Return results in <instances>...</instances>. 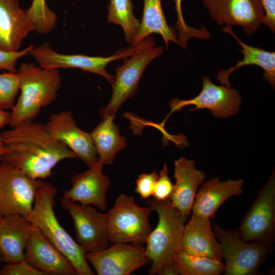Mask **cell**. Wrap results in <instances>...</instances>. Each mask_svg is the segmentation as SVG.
Instances as JSON below:
<instances>
[{
    "label": "cell",
    "mask_w": 275,
    "mask_h": 275,
    "mask_svg": "<svg viewBox=\"0 0 275 275\" xmlns=\"http://www.w3.org/2000/svg\"><path fill=\"white\" fill-rule=\"evenodd\" d=\"M0 136L4 145L0 161L12 164L34 180L50 177L52 169L61 161L77 158L49 134L45 125L33 120L4 130Z\"/></svg>",
    "instance_id": "obj_1"
},
{
    "label": "cell",
    "mask_w": 275,
    "mask_h": 275,
    "mask_svg": "<svg viewBox=\"0 0 275 275\" xmlns=\"http://www.w3.org/2000/svg\"><path fill=\"white\" fill-rule=\"evenodd\" d=\"M57 189L39 179L34 205L26 218L70 261L78 275H93L86 252L61 226L54 211Z\"/></svg>",
    "instance_id": "obj_2"
},
{
    "label": "cell",
    "mask_w": 275,
    "mask_h": 275,
    "mask_svg": "<svg viewBox=\"0 0 275 275\" xmlns=\"http://www.w3.org/2000/svg\"><path fill=\"white\" fill-rule=\"evenodd\" d=\"M17 73L20 94L10 113L11 127L33 120L42 107L52 104L62 81L58 69H44L32 63H21Z\"/></svg>",
    "instance_id": "obj_3"
},
{
    "label": "cell",
    "mask_w": 275,
    "mask_h": 275,
    "mask_svg": "<svg viewBox=\"0 0 275 275\" xmlns=\"http://www.w3.org/2000/svg\"><path fill=\"white\" fill-rule=\"evenodd\" d=\"M147 205L156 212L158 217L156 227L151 231L145 243L146 253L151 261L148 272L156 275L164 267L174 265L173 259L180 251L187 219L172 205L170 199L163 201L150 199Z\"/></svg>",
    "instance_id": "obj_4"
},
{
    "label": "cell",
    "mask_w": 275,
    "mask_h": 275,
    "mask_svg": "<svg viewBox=\"0 0 275 275\" xmlns=\"http://www.w3.org/2000/svg\"><path fill=\"white\" fill-rule=\"evenodd\" d=\"M152 211L149 206L138 205L134 197L120 194L105 213L109 241L145 244L151 231L149 216Z\"/></svg>",
    "instance_id": "obj_5"
},
{
    "label": "cell",
    "mask_w": 275,
    "mask_h": 275,
    "mask_svg": "<svg viewBox=\"0 0 275 275\" xmlns=\"http://www.w3.org/2000/svg\"><path fill=\"white\" fill-rule=\"evenodd\" d=\"M214 234L219 241L226 263L225 275H255L273 246L241 240L234 230L222 227L216 222L211 224Z\"/></svg>",
    "instance_id": "obj_6"
},
{
    "label": "cell",
    "mask_w": 275,
    "mask_h": 275,
    "mask_svg": "<svg viewBox=\"0 0 275 275\" xmlns=\"http://www.w3.org/2000/svg\"><path fill=\"white\" fill-rule=\"evenodd\" d=\"M238 237L248 242L273 245L275 241L274 173L258 191L239 227L234 230Z\"/></svg>",
    "instance_id": "obj_7"
},
{
    "label": "cell",
    "mask_w": 275,
    "mask_h": 275,
    "mask_svg": "<svg viewBox=\"0 0 275 275\" xmlns=\"http://www.w3.org/2000/svg\"><path fill=\"white\" fill-rule=\"evenodd\" d=\"M148 46L146 41L138 46H130L108 56H89L84 54H65L52 49L50 44L44 42L37 47H33L31 54L39 67L48 69L77 68L98 74L104 77L111 85L114 76L105 70L106 66L113 61L126 59Z\"/></svg>",
    "instance_id": "obj_8"
},
{
    "label": "cell",
    "mask_w": 275,
    "mask_h": 275,
    "mask_svg": "<svg viewBox=\"0 0 275 275\" xmlns=\"http://www.w3.org/2000/svg\"><path fill=\"white\" fill-rule=\"evenodd\" d=\"M163 53L162 46H149L124 59L116 69L112 86V94L108 104L100 111L102 118L115 117L119 108L137 91L138 85L145 69L155 58Z\"/></svg>",
    "instance_id": "obj_9"
},
{
    "label": "cell",
    "mask_w": 275,
    "mask_h": 275,
    "mask_svg": "<svg viewBox=\"0 0 275 275\" xmlns=\"http://www.w3.org/2000/svg\"><path fill=\"white\" fill-rule=\"evenodd\" d=\"M39 184V179H33L15 167L1 161V213L28 216L32 210Z\"/></svg>",
    "instance_id": "obj_10"
},
{
    "label": "cell",
    "mask_w": 275,
    "mask_h": 275,
    "mask_svg": "<svg viewBox=\"0 0 275 275\" xmlns=\"http://www.w3.org/2000/svg\"><path fill=\"white\" fill-rule=\"evenodd\" d=\"M86 258L98 275H129L151 263L143 244L114 243L100 251L86 253Z\"/></svg>",
    "instance_id": "obj_11"
},
{
    "label": "cell",
    "mask_w": 275,
    "mask_h": 275,
    "mask_svg": "<svg viewBox=\"0 0 275 275\" xmlns=\"http://www.w3.org/2000/svg\"><path fill=\"white\" fill-rule=\"evenodd\" d=\"M61 205L71 215L76 242L86 253L100 251L110 245L106 229L105 213L90 205L62 197Z\"/></svg>",
    "instance_id": "obj_12"
},
{
    "label": "cell",
    "mask_w": 275,
    "mask_h": 275,
    "mask_svg": "<svg viewBox=\"0 0 275 275\" xmlns=\"http://www.w3.org/2000/svg\"><path fill=\"white\" fill-rule=\"evenodd\" d=\"M241 97L238 91L225 86H217L208 77H203V87L200 93L190 99H173L170 102L171 111L167 118L174 112L179 111L185 106L193 105L195 107L190 109H208L214 116L225 118L238 113L241 104Z\"/></svg>",
    "instance_id": "obj_13"
},
{
    "label": "cell",
    "mask_w": 275,
    "mask_h": 275,
    "mask_svg": "<svg viewBox=\"0 0 275 275\" xmlns=\"http://www.w3.org/2000/svg\"><path fill=\"white\" fill-rule=\"evenodd\" d=\"M212 20L217 24L238 25L248 36L263 23L264 11L259 0H202Z\"/></svg>",
    "instance_id": "obj_14"
},
{
    "label": "cell",
    "mask_w": 275,
    "mask_h": 275,
    "mask_svg": "<svg viewBox=\"0 0 275 275\" xmlns=\"http://www.w3.org/2000/svg\"><path fill=\"white\" fill-rule=\"evenodd\" d=\"M45 126L53 138L72 150L88 167L99 159L90 133L78 127L70 111L52 114Z\"/></svg>",
    "instance_id": "obj_15"
},
{
    "label": "cell",
    "mask_w": 275,
    "mask_h": 275,
    "mask_svg": "<svg viewBox=\"0 0 275 275\" xmlns=\"http://www.w3.org/2000/svg\"><path fill=\"white\" fill-rule=\"evenodd\" d=\"M103 165L99 158L89 169L72 176L71 187L64 193L63 197L105 211L107 208L106 193L111 182L102 172Z\"/></svg>",
    "instance_id": "obj_16"
},
{
    "label": "cell",
    "mask_w": 275,
    "mask_h": 275,
    "mask_svg": "<svg viewBox=\"0 0 275 275\" xmlns=\"http://www.w3.org/2000/svg\"><path fill=\"white\" fill-rule=\"evenodd\" d=\"M25 250L24 260L45 275H77L69 259L37 227Z\"/></svg>",
    "instance_id": "obj_17"
},
{
    "label": "cell",
    "mask_w": 275,
    "mask_h": 275,
    "mask_svg": "<svg viewBox=\"0 0 275 275\" xmlns=\"http://www.w3.org/2000/svg\"><path fill=\"white\" fill-rule=\"evenodd\" d=\"M35 26L19 0H0V49L18 51L23 39Z\"/></svg>",
    "instance_id": "obj_18"
},
{
    "label": "cell",
    "mask_w": 275,
    "mask_h": 275,
    "mask_svg": "<svg viewBox=\"0 0 275 275\" xmlns=\"http://www.w3.org/2000/svg\"><path fill=\"white\" fill-rule=\"evenodd\" d=\"M25 216L3 215L0 220V257L6 264L24 260L26 243L35 228Z\"/></svg>",
    "instance_id": "obj_19"
},
{
    "label": "cell",
    "mask_w": 275,
    "mask_h": 275,
    "mask_svg": "<svg viewBox=\"0 0 275 275\" xmlns=\"http://www.w3.org/2000/svg\"><path fill=\"white\" fill-rule=\"evenodd\" d=\"M175 184L170 200L172 205L186 219L189 216L197 190L206 174L198 170L195 161L181 157L174 162Z\"/></svg>",
    "instance_id": "obj_20"
},
{
    "label": "cell",
    "mask_w": 275,
    "mask_h": 275,
    "mask_svg": "<svg viewBox=\"0 0 275 275\" xmlns=\"http://www.w3.org/2000/svg\"><path fill=\"white\" fill-rule=\"evenodd\" d=\"M179 251L222 261L221 245L212 231L210 219L191 214L184 226Z\"/></svg>",
    "instance_id": "obj_21"
},
{
    "label": "cell",
    "mask_w": 275,
    "mask_h": 275,
    "mask_svg": "<svg viewBox=\"0 0 275 275\" xmlns=\"http://www.w3.org/2000/svg\"><path fill=\"white\" fill-rule=\"evenodd\" d=\"M242 179L221 181L218 177L204 183L196 193L192 214L207 218H213L219 207L230 198L243 193Z\"/></svg>",
    "instance_id": "obj_22"
},
{
    "label": "cell",
    "mask_w": 275,
    "mask_h": 275,
    "mask_svg": "<svg viewBox=\"0 0 275 275\" xmlns=\"http://www.w3.org/2000/svg\"><path fill=\"white\" fill-rule=\"evenodd\" d=\"M222 32L231 34L241 46L239 50L243 55L242 60H239L235 66L227 70H221L217 74L216 78L222 85L230 88L229 80L231 74L239 68L244 66L254 65L261 68L263 71V77L273 88L275 86V52L268 51L259 47L248 45L241 40L234 33L232 26L226 25L222 28Z\"/></svg>",
    "instance_id": "obj_23"
},
{
    "label": "cell",
    "mask_w": 275,
    "mask_h": 275,
    "mask_svg": "<svg viewBox=\"0 0 275 275\" xmlns=\"http://www.w3.org/2000/svg\"><path fill=\"white\" fill-rule=\"evenodd\" d=\"M144 9L140 26L132 41L131 45L138 46L152 34H158L162 38L167 48L170 41L179 45L177 35L166 19L161 0H143Z\"/></svg>",
    "instance_id": "obj_24"
},
{
    "label": "cell",
    "mask_w": 275,
    "mask_h": 275,
    "mask_svg": "<svg viewBox=\"0 0 275 275\" xmlns=\"http://www.w3.org/2000/svg\"><path fill=\"white\" fill-rule=\"evenodd\" d=\"M114 118H102L90 133L98 157L104 165L112 164L116 154L127 146L126 139L120 134L119 127L114 123Z\"/></svg>",
    "instance_id": "obj_25"
},
{
    "label": "cell",
    "mask_w": 275,
    "mask_h": 275,
    "mask_svg": "<svg viewBox=\"0 0 275 275\" xmlns=\"http://www.w3.org/2000/svg\"><path fill=\"white\" fill-rule=\"evenodd\" d=\"M173 263L180 275H220L225 269V264L221 260L181 251L175 255Z\"/></svg>",
    "instance_id": "obj_26"
},
{
    "label": "cell",
    "mask_w": 275,
    "mask_h": 275,
    "mask_svg": "<svg viewBox=\"0 0 275 275\" xmlns=\"http://www.w3.org/2000/svg\"><path fill=\"white\" fill-rule=\"evenodd\" d=\"M133 7L132 0H109L107 6V22L122 28L127 43H131L140 25L134 15Z\"/></svg>",
    "instance_id": "obj_27"
},
{
    "label": "cell",
    "mask_w": 275,
    "mask_h": 275,
    "mask_svg": "<svg viewBox=\"0 0 275 275\" xmlns=\"http://www.w3.org/2000/svg\"><path fill=\"white\" fill-rule=\"evenodd\" d=\"M26 12L34 24L35 31L40 34L49 33L56 26L57 17L46 0H33Z\"/></svg>",
    "instance_id": "obj_28"
},
{
    "label": "cell",
    "mask_w": 275,
    "mask_h": 275,
    "mask_svg": "<svg viewBox=\"0 0 275 275\" xmlns=\"http://www.w3.org/2000/svg\"><path fill=\"white\" fill-rule=\"evenodd\" d=\"M175 4V10L177 15L175 28L178 32L177 38L179 44L182 48H186L188 41L191 38L208 39L211 36L210 32L202 26L198 29L188 25L185 22L182 12L181 2L182 0H173Z\"/></svg>",
    "instance_id": "obj_29"
},
{
    "label": "cell",
    "mask_w": 275,
    "mask_h": 275,
    "mask_svg": "<svg viewBox=\"0 0 275 275\" xmlns=\"http://www.w3.org/2000/svg\"><path fill=\"white\" fill-rule=\"evenodd\" d=\"M20 87V80L16 72L0 73V109H12L15 104Z\"/></svg>",
    "instance_id": "obj_30"
},
{
    "label": "cell",
    "mask_w": 275,
    "mask_h": 275,
    "mask_svg": "<svg viewBox=\"0 0 275 275\" xmlns=\"http://www.w3.org/2000/svg\"><path fill=\"white\" fill-rule=\"evenodd\" d=\"M173 184L168 175V167L164 164L157 179L153 198L158 201H163L169 199L173 190Z\"/></svg>",
    "instance_id": "obj_31"
},
{
    "label": "cell",
    "mask_w": 275,
    "mask_h": 275,
    "mask_svg": "<svg viewBox=\"0 0 275 275\" xmlns=\"http://www.w3.org/2000/svg\"><path fill=\"white\" fill-rule=\"evenodd\" d=\"M158 175L155 171L140 174L136 180L134 191L142 199L147 200L152 196Z\"/></svg>",
    "instance_id": "obj_32"
},
{
    "label": "cell",
    "mask_w": 275,
    "mask_h": 275,
    "mask_svg": "<svg viewBox=\"0 0 275 275\" xmlns=\"http://www.w3.org/2000/svg\"><path fill=\"white\" fill-rule=\"evenodd\" d=\"M0 275H45V274L23 260L17 263L6 264L0 269Z\"/></svg>",
    "instance_id": "obj_33"
},
{
    "label": "cell",
    "mask_w": 275,
    "mask_h": 275,
    "mask_svg": "<svg viewBox=\"0 0 275 275\" xmlns=\"http://www.w3.org/2000/svg\"><path fill=\"white\" fill-rule=\"evenodd\" d=\"M34 46L31 45L24 49L15 52H8L0 49V70L16 72V65L18 59L30 54Z\"/></svg>",
    "instance_id": "obj_34"
},
{
    "label": "cell",
    "mask_w": 275,
    "mask_h": 275,
    "mask_svg": "<svg viewBox=\"0 0 275 275\" xmlns=\"http://www.w3.org/2000/svg\"><path fill=\"white\" fill-rule=\"evenodd\" d=\"M264 11L263 23L275 32V0H259Z\"/></svg>",
    "instance_id": "obj_35"
},
{
    "label": "cell",
    "mask_w": 275,
    "mask_h": 275,
    "mask_svg": "<svg viewBox=\"0 0 275 275\" xmlns=\"http://www.w3.org/2000/svg\"><path fill=\"white\" fill-rule=\"evenodd\" d=\"M10 116V113L0 109V130L7 125H9Z\"/></svg>",
    "instance_id": "obj_36"
},
{
    "label": "cell",
    "mask_w": 275,
    "mask_h": 275,
    "mask_svg": "<svg viewBox=\"0 0 275 275\" xmlns=\"http://www.w3.org/2000/svg\"><path fill=\"white\" fill-rule=\"evenodd\" d=\"M4 148V143L0 136V157L2 156V155L3 153Z\"/></svg>",
    "instance_id": "obj_37"
},
{
    "label": "cell",
    "mask_w": 275,
    "mask_h": 275,
    "mask_svg": "<svg viewBox=\"0 0 275 275\" xmlns=\"http://www.w3.org/2000/svg\"><path fill=\"white\" fill-rule=\"evenodd\" d=\"M3 262V260L1 258V257H0V265H1L2 263Z\"/></svg>",
    "instance_id": "obj_38"
},
{
    "label": "cell",
    "mask_w": 275,
    "mask_h": 275,
    "mask_svg": "<svg viewBox=\"0 0 275 275\" xmlns=\"http://www.w3.org/2000/svg\"><path fill=\"white\" fill-rule=\"evenodd\" d=\"M3 216V215L1 213V212H0V220H1V218H2Z\"/></svg>",
    "instance_id": "obj_39"
}]
</instances>
